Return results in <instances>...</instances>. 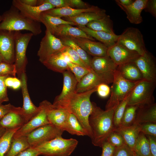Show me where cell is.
<instances>
[{
  "instance_id": "cell-1",
  "label": "cell",
  "mask_w": 156,
  "mask_h": 156,
  "mask_svg": "<svg viewBox=\"0 0 156 156\" xmlns=\"http://www.w3.org/2000/svg\"><path fill=\"white\" fill-rule=\"evenodd\" d=\"M97 87L83 92H75L66 99L52 104L54 106L64 109L74 115L90 138L92 134L88 119L92 110V105L90 97L96 92Z\"/></svg>"
},
{
  "instance_id": "cell-2",
  "label": "cell",
  "mask_w": 156,
  "mask_h": 156,
  "mask_svg": "<svg viewBox=\"0 0 156 156\" xmlns=\"http://www.w3.org/2000/svg\"><path fill=\"white\" fill-rule=\"evenodd\" d=\"M92 110L88 119L91 132L92 143L101 147L109 135L115 130L113 118L114 109L103 110L92 102Z\"/></svg>"
},
{
  "instance_id": "cell-3",
  "label": "cell",
  "mask_w": 156,
  "mask_h": 156,
  "mask_svg": "<svg viewBox=\"0 0 156 156\" xmlns=\"http://www.w3.org/2000/svg\"><path fill=\"white\" fill-rule=\"evenodd\" d=\"M1 15L0 30L14 31L26 30L30 31L34 36L38 35L42 32L40 23L25 16L12 5Z\"/></svg>"
},
{
  "instance_id": "cell-4",
  "label": "cell",
  "mask_w": 156,
  "mask_h": 156,
  "mask_svg": "<svg viewBox=\"0 0 156 156\" xmlns=\"http://www.w3.org/2000/svg\"><path fill=\"white\" fill-rule=\"evenodd\" d=\"M78 144L75 139H66L62 136L34 147L40 155L44 156H69L73 152Z\"/></svg>"
},
{
  "instance_id": "cell-5",
  "label": "cell",
  "mask_w": 156,
  "mask_h": 156,
  "mask_svg": "<svg viewBox=\"0 0 156 156\" xmlns=\"http://www.w3.org/2000/svg\"><path fill=\"white\" fill-rule=\"evenodd\" d=\"M140 81H131L127 80L116 69L110 89L111 95L106 103L105 110L114 109Z\"/></svg>"
},
{
  "instance_id": "cell-6",
  "label": "cell",
  "mask_w": 156,
  "mask_h": 156,
  "mask_svg": "<svg viewBox=\"0 0 156 156\" xmlns=\"http://www.w3.org/2000/svg\"><path fill=\"white\" fill-rule=\"evenodd\" d=\"M156 87V82L142 80L131 91L127 105L140 108L155 103L153 92Z\"/></svg>"
},
{
  "instance_id": "cell-7",
  "label": "cell",
  "mask_w": 156,
  "mask_h": 156,
  "mask_svg": "<svg viewBox=\"0 0 156 156\" xmlns=\"http://www.w3.org/2000/svg\"><path fill=\"white\" fill-rule=\"evenodd\" d=\"M33 36L31 32L23 33L20 31L14 32L15 57L14 64L19 78L22 74L25 73L28 62L26 55L27 49Z\"/></svg>"
},
{
  "instance_id": "cell-8",
  "label": "cell",
  "mask_w": 156,
  "mask_h": 156,
  "mask_svg": "<svg viewBox=\"0 0 156 156\" xmlns=\"http://www.w3.org/2000/svg\"><path fill=\"white\" fill-rule=\"evenodd\" d=\"M117 43L137 52L140 55L147 51L143 35L137 28L131 27L126 29L119 35Z\"/></svg>"
},
{
  "instance_id": "cell-9",
  "label": "cell",
  "mask_w": 156,
  "mask_h": 156,
  "mask_svg": "<svg viewBox=\"0 0 156 156\" xmlns=\"http://www.w3.org/2000/svg\"><path fill=\"white\" fill-rule=\"evenodd\" d=\"M117 67L107 55L103 57L94 56L91 60V69L107 84L112 83L114 73Z\"/></svg>"
},
{
  "instance_id": "cell-10",
  "label": "cell",
  "mask_w": 156,
  "mask_h": 156,
  "mask_svg": "<svg viewBox=\"0 0 156 156\" xmlns=\"http://www.w3.org/2000/svg\"><path fill=\"white\" fill-rule=\"evenodd\" d=\"M65 47L60 39L46 30L37 53L39 61L42 64L52 55L63 52Z\"/></svg>"
},
{
  "instance_id": "cell-11",
  "label": "cell",
  "mask_w": 156,
  "mask_h": 156,
  "mask_svg": "<svg viewBox=\"0 0 156 156\" xmlns=\"http://www.w3.org/2000/svg\"><path fill=\"white\" fill-rule=\"evenodd\" d=\"M64 131L51 124L39 127L26 135L31 147H34L49 141L57 137H61Z\"/></svg>"
},
{
  "instance_id": "cell-12",
  "label": "cell",
  "mask_w": 156,
  "mask_h": 156,
  "mask_svg": "<svg viewBox=\"0 0 156 156\" xmlns=\"http://www.w3.org/2000/svg\"><path fill=\"white\" fill-rule=\"evenodd\" d=\"M49 102V101L46 100L41 102L39 104L40 109L38 112L16 131L13 138L26 136L39 127L50 124L48 120L47 114V107Z\"/></svg>"
},
{
  "instance_id": "cell-13",
  "label": "cell",
  "mask_w": 156,
  "mask_h": 156,
  "mask_svg": "<svg viewBox=\"0 0 156 156\" xmlns=\"http://www.w3.org/2000/svg\"><path fill=\"white\" fill-rule=\"evenodd\" d=\"M107 53L118 66L134 62L140 56L137 52L117 42L108 48Z\"/></svg>"
},
{
  "instance_id": "cell-14",
  "label": "cell",
  "mask_w": 156,
  "mask_h": 156,
  "mask_svg": "<svg viewBox=\"0 0 156 156\" xmlns=\"http://www.w3.org/2000/svg\"><path fill=\"white\" fill-rule=\"evenodd\" d=\"M134 62L142 75L143 79L152 82H156V62L155 57L147 51L140 55Z\"/></svg>"
},
{
  "instance_id": "cell-15",
  "label": "cell",
  "mask_w": 156,
  "mask_h": 156,
  "mask_svg": "<svg viewBox=\"0 0 156 156\" xmlns=\"http://www.w3.org/2000/svg\"><path fill=\"white\" fill-rule=\"evenodd\" d=\"M14 32L0 30V53L4 61L11 64L15 61Z\"/></svg>"
},
{
  "instance_id": "cell-16",
  "label": "cell",
  "mask_w": 156,
  "mask_h": 156,
  "mask_svg": "<svg viewBox=\"0 0 156 156\" xmlns=\"http://www.w3.org/2000/svg\"><path fill=\"white\" fill-rule=\"evenodd\" d=\"M19 79L21 83V88L23 100V105L22 107V115L26 123L38 112L40 108L39 106H36L31 99L27 88L26 73L22 74Z\"/></svg>"
},
{
  "instance_id": "cell-17",
  "label": "cell",
  "mask_w": 156,
  "mask_h": 156,
  "mask_svg": "<svg viewBox=\"0 0 156 156\" xmlns=\"http://www.w3.org/2000/svg\"><path fill=\"white\" fill-rule=\"evenodd\" d=\"M12 4V5L18 9L23 15L39 23H40V17L42 13L55 8L48 3H44L38 6H30L22 3L20 0H13Z\"/></svg>"
},
{
  "instance_id": "cell-18",
  "label": "cell",
  "mask_w": 156,
  "mask_h": 156,
  "mask_svg": "<svg viewBox=\"0 0 156 156\" xmlns=\"http://www.w3.org/2000/svg\"><path fill=\"white\" fill-rule=\"evenodd\" d=\"M70 38L89 55L94 57L107 55L108 48L101 42L84 38Z\"/></svg>"
},
{
  "instance_id": "cell-19",
  "label": "cell",
  "mask_w": 156,
  "mask_h": 156,
  "mask_svg": "<svg viewBox=\"0 0 156 156\" xmlns=\"http://www.w3.org/2000/svg\"><path fill=\"white\" fill-rule=\"evenodd\" d=\"M69 113L64 109L54 106L49 102L47 109V118L50 123L58 129L65 131Z\"/></svg>"
},
{
  "instance_id": "cell-20",
  "label": "cell",
  "mask_w": 156,
  "mask_h": 156,
  "mask_svg": "<svg viewBox=\"0 0 156 156\" xmlns=\"http://www.w3.org/2000/svg\"><path fill=\"white\" fill-rule=\"evenodd\" d=\"M148 0H135L133 2L127 6L116 4L126 13L127 18L132 24H138L143 21L141 13L144 10Z\"/></svg>"
},
{
  "instance_id": "cell-21",
  "label": "cell",
  "mask_w": 156,
  "mask_h": 156,
  "mask_svg": "<svg viewBox=\"0 0 156 156\" xmlns=\"http://www.w3.org/2000/svg\"><path fill=\"white\" fill-rule=\"evenodd\" d=\"M62 73L63 76L62 89L61 93L55 98L54 103L65 100L75 92L78 81L73 73L70 70Z\"/></svg>"
},
{
  "instance_id": "cell-22",
  "label": "cell",
  "mask_w": 156,
  "mask_h": 156,
  "mask_svg": "<svg viewBox=\"0 0 156 156\" xmlns=\"http://www.w3.org/2000/svg\"><path fill=\"white\" fill-rule=\"evenodd\" d=\"M140 129L141 125L134 123L129 126L119 127L115 129L114 131L121 135L125 144L133 151L135 145L140 132Z\"/></svg>"
},
{
  "instance_id": "cell-23",
  "label": "cell",
  "mask_w": 156,
  "mask_h": 156,
  "mask_svg": "<svg viewBox=\"0 0 156 156\" xmlns=\"http://www.w3.org/2000/svg\"><path fill=\"white\" fill-rule=\"evenodd\" d=\"M106 15V10L100 8L94 11L83 12L74 17H64L63 19L73 23L77 26H86L89 22L101 18Z\"/></svg>"
},
{
  "instance_id": "cell-24",
  "label": "cell",
  "mask_w": 156,
  "mask_h": 156,
  "mask_svg": "<svg viewBox=\"0 0 156 156\" xmlns=\"http://www.w3.org/2000/svg\"><path fill=\"white\" fill-rule=\"evenodd\" d=\"M77 26L89 36L103 43L108 48L117 42L119 36L115 34H111L104 31L93 30L86 26Z\"/></svg>"
},
{
  "instance_id": "cell-25",
  "label": "cell",
  "mask_w": 156,
  "mask_h": 156,
  "mask_svg": "<svg viewBox=\"0 0 156 156\" xmlns=\"http://www.w3.org/2000/svg\"><path fill=\"white\" fill-rule=\"evenodd\" d=\"M100 8L97 6L92 5L86 9H78L69 7L54 8L43 12L54 17L59 18L70 17L77 16L82 13L94 11Z\"/></svg>"
},
{
  "instance_id": "cell-26",
  "label": "cell",
  "mask_w": 156,
  "mask_h": 156,
  "mask_svg": "<svg viewBox=\"0 0 156 156\" xmlns=\"http://www.w3.org/2000/svg\"><path fill=\"white\" fill-rule=\"evenodd\" d=\"M104 82L92 70L78 82L75 92L80 93L90 90Z\"/></svg>"
},
{
  "instance_id": "cell-27",
  "label": "cell",
  "mask_w": 156,
  "mask_h": 156,
  "mask_svg": "<svg viewBox=\"0 0 156 156\" xmlns=\"http://www.w3.org/2000/svg\"><path fill=\"white\" fill-rule=\"evenodd\" d=\"M54 35L58 38L80 37L86 38L94 41L95 40L78 27H74L68 24L58 25L55 30Z\"/></svg>"
},
{
  "instance_id": "cell-28",
  "label": "cell",
  "mask_w": 156,
  "mask_h": 156,
  "mask_svg": "<svg viewBox=\"0 0 156 156\" xmlns=\"http://www.w3.org/2000/svg\"><path fill=\"white\" fill-rule=\"evenodd\" d=\"M134 123L140 125L146 123H156V104L138 108Z\"/></svg>"
},
{
  "instance_id": "cell-29",
  "label": "cell",
  "mask_w": 156,
  "mask_h": 156,
  "mask_svg": "<svg viewBox=\"0 0 156 156\" xmlns=\"http://www.w3.org/2000/svg\"><path fill=\"white\" fill-rule=\"evenodd\" d=\"M117 69L122 76L127 80L137 81L143 79L141 72L134 62L118 66Z\"/></svg>"
},
{
  "instance_id": "cell-30",
  "label": "cell",
  "mask_w": 156,
  "mask_h": 156,
  "mask_svg": "<svg viewBox=\"0 0 156 156\" xmlns=\"http://www.w3.org/2000/svg\"><path fill=\"white\" fill-rule=\"evenodd\" d=\"M26 123L21 112L11 111L0 120V126L6 130L21 127Z\"/></svg>"
},
{
  "instance_id": "cell-31",
  "label": "cell",
  "mask_w": 156,
  "mask_h": 156,
  "mask_svg": "<svg viewBox=\"0 0 156 156\" xmlns=\"http://www.w3.org/2000/svg\"><path fill=\"white\" fill-rule=\"evenodd\" d=\"M61 52L52 55L42 64L48 69L58 73H63L69 70L67 62L60 55Z\"/></svg>"
},
{
  "instance_id": "cell-32",
  "label": "cell",
  "mask_w": 156,
  "mask_h": 156,
  "mask_svg": "<svg viewBox=\"0 0 156 156\" xmlns=\"http://www.w3.org/2000/svg\"><path fill=\"white\" fill-rule=\"evenodd\" d=\"M86 26L93 30L115 34L113 30V22L110 16L107 14L101 18L89 22Z\"/></svg>"
},
{
  "instance_id": "cell-33",
  "label": "cell",
  "mask_w": 156,
  "mask_h": 156,
  "mask_svg": "<svg viewBox=\"0 0 156 156\" xmlns=\"http://www.w3.org/2000/svg\"><path fill=\"white\" fill-rule=\"evenodd\" d=\"M40 22L45 26L46 30H48L53 35L57 27L60 25L68 24L75 25L73 23L66 21L61 18L51 16L43 12L41 14Z\"/></svg>"
},
{
  "instance_id": "cell-34",
  "label": "cell",
  "mask_w": 156,
  "mask_h": 156,
  "mask_svg": "<svg viewBox=\"0 0 156 156\" xmlns=\"http://www.w3.org/2000/svg\"><path fill=\"white\" fill-rule=\"evenodd\" d=\"M30 147L26 136L13 138L10 148L4 156H16Z\"/></svg>"
},
{
  "instance_id": "cell-35",
  "label": "cell",
  "mask_w": 156,
  "mask_h": 156,
  "mask_svg": "<svg viewBox=\"0 0 156 156\" xmlns=\"http://www.w3.org/2000/svg\"><path fill=\"white\" fill-rule=\"evenodd\" d=\"M65 46H68L74 49L77 53L85 64L90 69L92 58L87 53L81 48L70 38L59 37Z\"/></svg>"
},
{
  "instance_id": "cell-36",
  "label": "cell",
  "mask_w": 156,
  "mask_h": 156,
  "mask_svg": "<svg viewBox=\"0 0 156 156\" xmlns=\"http://www.w3.org/2000/svg\"><path fill=\"white\" fill-rule=\"evenodd\" d=\"M69 133L78 136H88L86 131L83 128L76 117L69 113L65 129Z\"/></svg>"
},
{
  "instance_id": "cell-37",
  "label": "cell",
  "mask_w": 156,
  "mask_h": 156,
  "mask_svg": "<svg viewBox=\"0 0 156 156\" xmlns=\"http://www.w3.org/2000/svg\"><path fill=\"white\" fill-rule=\"evenodd\" d=\"M133 151L138 156H152L148 139L142 132L139 134Z\"/></svg>"
},
{
  "instance_id": "cell-38",
  "label": "cell",
  "mask_w": 156,
  "mask_h": 156,
  "mask_svg": "<svg viewBox=\"0 0 156 156\" xmlns=\"http://www.w3.org/2000/svg\"><path fill=\"white\" fill-rule=\"evenodd\" d=\"M20 127L7 130L0 138V156H4L8 151L14 134Z\"/></svg>"
},
{
  "instance_id": "cell-39",
  "label": "cell",
  "mask_w": 156,
  "mask_h": 156,
  "mask_svg": "<svg viewBox=\"0 0 156 156\" xmlns=\"http://www.w3.org/2000/svg\"><path fill=\"white\" fill-rule=\"evenodd\" d=\"M138 108V106L135 105H127L119 127H128L133 125L134 123Z\"/></svg>"
},
{
  "instance_id": "cell-40",
  "label": "cell",
  "mask_w": 156,
  "mask_h": 156,
  "mask_svg": "<svg viewBox=\"0 0 156 156\" xmlns=\"http://www.w3.org/2000/svg\"><path fill=\"white\" fill-rule=\"evenodd\" d=\"M131 91L114 109L113 122L115 129L118 127L120 125L121 120L127 105Z\"/></svg>"
},
{
  "instance_id": "cell-41",
  "label": "cell",
  "mask_w": 156,
  "mask_h": 156,
  "mask_svg": "<svg viewBox=\"0 0 156 156\" xmlns=\"http://www.w3.org/2000/svg\"><path fill=\"white\" fill-rule=\"evenodd\" d=\"M67 63L69 70L73 73L78 82L84 76L92 70L71 62Z\"/></svg>"
},
{
  "instance_id": "cell-42",
  "label": "cell",
  "mask_w": 156,
  "mask_h": 156,
  "mask_svg": "<svg viewBox=\"0 0 156 156\" xmlns=\"http://www.w3.org/2000/svg\"><path fill=\"white\" fill-rule=\"evenodd\" d=\"M16 70L14 64L3 61L0 63V76L15 77Z\"/></svg>"
},
{
  "instance_id": "cell-43",
  "label": "cell",
  "mask_w": 156,
  "mask_h": 156,
  "mask_svg": "<svg viewBox=\"0 0 156 156\" xmlns=\"http://www.w3.org/2000/svg\"><path fill=\"white\" fill-rule=\"evenodd\" d=\"M106 141L115 148L119 147L125 144L121 135L115 131L109 135Z\"/></svg>"
},
{
  "instance_id": "cell-44",
  "label": "cell",
  "mask_w": 156,
  "mask_h": 156,
  "mask_svg": "<svg viewBox=\"0 0 156 156\" xmlns=\"http://www.w3.org/2000/svg\"><path fill=\"white\" fill-rule=\"evenodd\" d=\"M66 47L64 51L67 52L70 56L73 63L83 67L92 70L90 68L83 62L76 52L70 47L65 46Z\"/></svg>"
},
{
  "instance_id": "cell-45",
  "label": "cell",
  "mask_w": 156,
  "mask_h": 156,
  "mask_svg": "<svg viewBox=\"0 0 156 156\" xmlns=\"http://www.w3.org/2000/svg\"><path fill=\"white\" fill-rule=\"evenodd\" d=\"M136 154L125 144L115 148L113 156H135Z\"/></svg>"
},
{
  "instance_id": "cell-46",
  "label": "cell",
  "mask_w": 156,
  "mask_h": 156,
  "mask_svg": "<svg viewBox=\"0 0 156 156\" xmlns=\"http://www.w3.org/2000/svg\"><path fill=\"white\" fill-rule=\"evenodd\" d=\"M140 132L145 135L156 137V124L146 123L141 125Z\"/></svg>"
},
{
  "instance_id": "cell-47",
  "label": "cell",
  "mask_w": 156,
  "mask_h": 156,
  "mask_svg": "<svg viewBox=\"0 0 156 156\" xmlns=\"http://www.w3.org/2000/svg\"><path fill=\"white\" fill-rule=\"evenodd\" d=\"M8 76H0V105L3 102L9 101L7 87L5 83V80Z\"/></svg>"
},
{
  "instance_id": "cell-48",
  "label": "cell",
  "mask_w": 156,
  "mask_h": 156,
  "mask_svg": "<svg viewBox=\"0 0 156 156\" xmlns=\"http://www.w3.org/2000/svg\"><path fill=\"white\" fill-rule=\"evenodd\" d=\"M11 111H16L22 113V107H17L10 103L5 105H0V120L7 114Z\"/></svg>"
},
{
  "instance_id": "cell-49",
  "label": "cell",
  "mask_w": 156,
  "mask_h": 156,
  "mask_svg": "<svg viewBox=\"0 0 156 156\" xmlns=\"http://www.w3.org/2000/svg\"><path fill=\"white\" fill-rule=\"evenodd\" d=\"M5 83L7 87L14 90H18L21 87V83L20 79L16 77L8 76L5 80Z\"/></svg>"
},
{
  "instance_id": "cell-50",
  "label": "cell",
  "mask_w": 156,
  "mask_h": 156,
  "mask_svg": "<svg viewBox=\"0 0 156 156\" xmlns=\"http://www.w3.org/2000/svg\"><path fill=\"white\" fill-rule=\"evenodd\" d=\"M96 92L100 97L105 98L109 94L110 88L108 84L104 83H101L97 86Z\"/></svg>"
},
{
  "instance_id": "cell-51",
  "label": "cell",
  "mask_w": 156,
  "mask_h": 156,
  "mask_svg": "<svg viewBox=\"0 0 156 156\" xmlns=\"http://www.w3.org/2000/svg\"><path fill=\"white\" fill-rule=\"evenodd\" d=\"M101 148L102 151L101 156H113L116 148L107 141L103 143Z\"/></svg>"
},
{
  "instance_id": "cell-52",
  "label": "cell",
  "mask_w": 156,
  "mask_h": 156,
  "mask_svg": "<svg viewBox=\"0 0 156 156\" xmlns=\"http://www.w3.org/2000/svg\"><path fill=\"white\" fill-rule=\"evenodd\" d=\"M150 13L153 16L156 17V0H148L144 9Z\"/></svg>"
},
{
  "instance_id": "cell-53",
  "label": "cell",
  "mask_w": 156,
  "mask_h": 156,
  "mask_svg": "<svg viewBox=\"0 0 156 156\" xmlns=\"http://www.w3.org/2000/svg\"><path fill=\"white\" fill-rule=\"evenodd\" d=\"M148 139L150 151L152 156H156V137L150 135H146Z\"/></svg>"
},
{
  "instance_id": "cell-54",
  "label": "cell",
  "mask_w": 156,
  "mask_h": 156,
  "mask_svg": "<svg viewBox=\"0 0 156 156\" xmlns=\"http://www.w3.org/2000/svg\"><path fill=\"white\" fill-rule=\"evenodd\" d=\"M39 153L34 148L30 147L22 151L16 156H38Z\"/></svg>"
},
{
  "instance_id": "cell-55",
  "label": "cell",
  "mask_w": 156,
  "mask_h": 156,
  "mask_svg": "<svg viewBox=\"0 0 156 156\" xmlns=\"http://www.w3.org/2000/svg\"><path fill=\"white\" fill-rule=\"evenodd\" d=\"M135 0H116V3H118L125 6H128L132 4Z\"/></svg>"
},
{
  "instance_id": "cell-56",
  "label": "cell",
  "mask_w": 156,
  "mask_h": 156,
  "mask_svg": "<svg viewBox=\"0 0 156 156\" xmlns=\"http://www.w3.org/2000/svg\"><path fill=\"white\" fill-rule=\"evenodd\" d=\"M22 3L28 5L35 6H37V0H20Z\"/></svg>"
},
{
  "instance_id": "cell-57",
  "label": "cell",
  "mask_w": 156,
  "mask_h": 156,
  "mask_svg": "<svg viewBox=\"0 0 156 156\" xmlns=\"http://www.w3.org/2000/svg\"><path fill=\"white\" fill-rule=\"evenodd\" d=\"M6 130L5 129L0 126V138L3 135Z\"/></svg>"
},
{
  "instance_id": "cell-58",
  "label": "cell",
  "mask_w": 156,
  "mask_h": 156,
  "mask_svg": "<svg viewBox=\"0 0 156 156\" xmlns=\"http://www.w3.org/2000/svg\"><path fill=\"white\" fill-rule=\"evenodd\" d=\"M4 61L2 56L0 53V63Z\"/></svg>"
},
{
  "instance_id": "cell-59",
  "label": "cell",
  "mask_w": 156,
  "mask_h": 156,
  "mask_svg": "<svg viewBox=\"0 0 156 156\" xmlns=\"http://www.w3.org/2000/svg\"><path fill=\"white\" fill-rule=\"evenodd\" d=\"M2 20V15H0V22Z\"/></svg>"
},
{
  "instance_id": "cell-60",
  "label": "cell",
  "mask_w": 156,
  "mask_h": 156,
  "mask_svg": "<svg viewBox=\"0 0 156 156\" xmlns=\"http://www.w3.org/2000/svg\"><path fill=\"white\" fill-rule=\"evenodd\" d=\"M135 156H138L137 155H136Z\"/></svg>"
}]
</instances>
